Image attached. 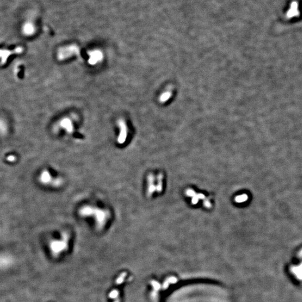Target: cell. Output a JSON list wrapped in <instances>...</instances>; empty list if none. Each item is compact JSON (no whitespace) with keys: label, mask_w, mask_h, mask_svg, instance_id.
Listing matches in <instances>:
<instances>
[{"label":"cell","mask_w":302,"mask_h":302,"mask_svg":"<svg viewBox=\"0 0 302 302\" xmlns=\"http://www.w3.org/2000/svg\"><path fill=\"white\" fill-rule=\"evenodd\" d=\"M68 236L66 233L63 234L61 239L53 241L50 244V248L54 253L61 252L67 247Z\"/></svg>","instance_id":"obj_5"},{"label":"cell","mask_w":302,"mask_h":302,"mask_svg":"<svg viewBox=\"0 0 302 302\" xmlns=\"http://www.w3.org/2000/svg\"><path fill=\"white\" fill-rule=\"evenodd\" d=\"M117 124L120 128V133L117 138V142L120 144H123L126 142V140L127 136V126L126 123L123 120H119Z\"/></svg>","instance_id":"obj_6"},{"label":"cell","mask_w":302,"mask_h":302,"mask_svg":"<svg viewBox=\"0 0 302 302\" xmlns=\"http://www.w3.org/2000/svg\"><path fill=\"white\" fill-rule=\"evenodd\" d=\"M159 302H230L220 284L203 279L184 280L163 292Z\"/></svg>","instance_id":"obj_1"},{"label":"cell","mask_w":302,"mask_h":302,"mask_svg":"<svg viewBox=\"0 0 302 302\" xmlns=\"http://www.w3.org/2000/svg\"><path fill=\"white\" fill-rule=\"evenodd\" d=\"M7 160L9 161L10 162H13V161H14L16 160V157L15 156H10V157H9L7 158Z\"/></svg>","instance_id":"obj_9"},{"label":"cell","mask_w":302,"mask_h":302,"mask_svg":"<svg viewBox=\"0 0 302 302\" xmlns=\"http://www.w3.org/2000/svg\"><path fill=\"white\" fill-rule=\"evenodd\" d=\"M79 214L82 217H92L98 230L103 229L110 218V212L105 209L91 205H85L79 210Z\"/></svg>","instance_id":"obj_2"},{"label":"cell","mask_w":302,"mask_h":302,"mask_svg":"<svg viewBox=\"0 0 302 302\" xmlns=\"http://www.w3.org/2000/svg\"><path fill=\"white\" fill-rule=\"evenodd\" d=\"M79 49L77 46L70 45L65 48H62L59 50L58 52V58L59 60H63L72 57L73 55H78Z\"/></svg>","instance_id":"obj_4"},{"label":"cell","mask_w":302,"mask_h":302,"mask_svg":"<svg viewBox=\"0 0 302 302\" xmlns=\"http://www.w3.org/2000/svg\"><path fill=\"white\" fill-rule=\"evenodd\" d=\"M39 180L43 185H49L54 188L59 187L63 184V180L61 178L54 177L47 170H44L41 172Z\"/></svg>","instance_id":"obj_3"},{"label":"cell","mask_w":302,"mask_h":302,"mask_svg":"<svg viewBox=\"0 0 302 302\" xmlns=\"http://www.w3.org/2000/svg\"><path fill=\"white\" fill-rule=\"evenodd\" d=\"M89 63L92 65H94L95 64H97L102 61L103 55L102 53L99 50H94L91 51L89 53Z\"/></svg>","instance_id":"obj_7"},{"label":"cell","mask_w":302,"mask_h":302,"mask_svg":"<svg viewBox=\"0 0 302 302\" xmlns=\"http://www.w3.org/2000/svg\"><path fill=\"white\" fill-rule=\"evenodd\" d=\"M60 126L65 129L68 133H72L73 131V124L71 121L68 118L62 119L60 122Z\"/></svg>","instance_id":"obj_8"}]
</instances>
